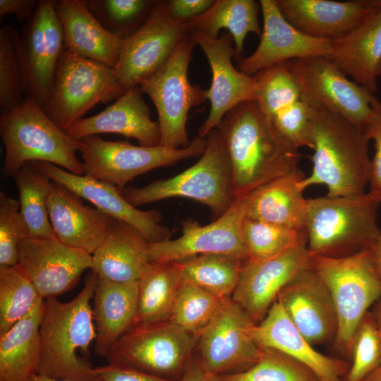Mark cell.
<instances>
[{
  "label": "cell",
  "instance_id": "6da1fadb",
  "mask_svg": "<svg viewBox=\"0 0 381 381\" xmlns=\"http://www.w3.org/2000/svg\"><path fill=\"white\" fill-rule=\"evenodd\" d=\"M216 128L229 158L234 200L300 168L299 149L280 134L255 102L235 107Z\"/></svg>",
  "mask_w": 381,
  "mask_h": 381
},
{
  "label": "cell",
  "instance_id": "7a4b0ae2",
  "mask_svg": "<svg viewBox=\"0 0 381 381\" xmlns=\"http://www.w3.org/2000/svg\"><path fill=\"white\" fill-rule=\"evenodd\" d=\"M97 279L91 271L83 289L70 301L44 299L37 374L72 381H99L96 368L89 361L90 346L97 336L91 301Z\"/></svg>",
  "mask_w": 381,
  "mask_h": 381
},
{
  "label": "cell",
  "instance_id": "3957f363",
  "mask_svg": "<svg viewBox=\"0 0 381 381\" xmlns=\"http://www.w3.org/2000/svg\"><path fill=\"white\" fill-rule=\"evenodd\" d=\"M312 109L313 169L310 176L301 181L300 186L305 190L313 185H325L328 197L365 193L371 167L370 140L339 114Z\"/></svg>",
  "mask_w": 381,
  "mask_h": 381
},
{
  "label": "cell",
  "instance_id": "277c9868",
  "mask_svg": "<svg viewBox=\"0 0 381 381\" xmlns=\"http://www.w3.org/2000/svg\"><path fill=\"white\" fill-rule=\"evenodd\" d=\"M308 200L305 229L310 255L349 256L370 249L381 234L377 225L381 202L370 191Z\"/></svg>",
  "mask_w": 381,
  "mask_h": 381
},
{
  "label": "cell",
  "instance_id": "5b68a950",
  "mask_svg": "<svg viewBox=\"0 0 381 381\" xmlns=\"http://www.w3.org/2000/svg\"><path fill=\"white\" fill-rule=\"evenodd\" d=\"M0 135L6 151L2 167L5 177H13L29 162H49L72 174L85 175L76 155L80 140L58 127L30 97H24L13 109L1 110Z\"/></svg>",
  "mask_w": 381,
  "mask_h": 381
},
{
  "label": "cell",
  "instance_id": "8992f818",
  "mask_svg": "<svg viewBox=\"0 0 381 381\" xmlns=\"http://www.w3.org/2000/svg\"><path fill=\"white\" fill-rule=\"evenodd\" d=\"M207 147L199 160L180 174L141 188H125L122 196L133 206L172 198L192 199L208 207L215 219L234 202L229 158L217 128L206 137Z\"/></svg>",
  "mask_w": 381,
  "mask_h": 381
},
{
  "label": "cell",
  "instance_id": "52a82bcc",
  "mask_svg": "<svg viewBox=\"0 0 381 381\" xmlns=\"http://www.w3.org/2000/svg\"><path fill=\"white\" fill-rule=\"evenodd\" d=\"M310 265L327 285L334 304L338 329L334 346L350 358L358 324L381 297V282L370 249L342 258L310 255Z\"/></svg>",
  "mask_w": 381,
  "mask_h": 381
},
{
  "label": "cell",
  "instance_id": "ba28073f",
  "mask_svg": "<svg viewBox=\"0 0 381 381\" xmlns=\"http://www.w3.org/2000/svg\"><path fill=\"white\" fill-rule=\"evenodd\" d=\"M195 45L189 31L161 68L139 85L157 109L161 145L172 149L190 145L186 131L188 111L207 99L206 90L190 84L188 77Z\"/></svg>",
  "mask_w": 381,
  "mask_h": 381
},
{
  "label": "cell",
  "instance_id": "9c48e42d",
  "mask_svg": "<svg viewBox=\"0 0 381 381\" xmlns=\"http://www.w3.org/2000/svg\"><path fill=\"white\" fill-rule=\"evenodd\" d=\"M123 93L113 68L64 49L43 111L67 131L96 104L118 99Z\"/></svg>",
  "mask_w": 381,
  "mask_h": 381
},
{
  "label": "cell",
  "instance_id": "30bf717a",
  "mask_svg": "<svg viewBox=\"0 0 381 381\" xmlns=\"http://www.w3.org/2000/svg\"><path fill=\"white\" fill-rule=\"evenodd\" d=\"M198 337L169 321L135 325L112 347L108 364L180 381Z\"/></svg>",
  "mask_w": 381,
  "mask_h": 381
},
{
  "label": "cell",
  "instance_id": "8fae6325",
  "mask_svg": "<svg viewBox=\"0 0 381 381\" xmlns=\"http://www.w3.org/2000/svg\"><path fill=\"white\" fill-rule=\"evenodd\" d=\"M207 144L206 138L197 136L188 147L172 149L162 145L137 146L127 141H109L92 135L80 139L79 152L85 175L121 190L129 181L149 171L201 156Z\"/></svg>",
  "mask_w": 381,
  "mask_h": 381
},
{
  "label": "cell",
  "instance_id": "7c38bea8",
  "mask_svg": "<svg viewBox=\"0 0 381 381\" xmlns=\"http://www.w3.org/2000/svg\"><path fill=\"white\" fill-rule=\"evenodd\" d=\"M290 66L302 101L312 108L339 114L364 131L375 94L349 80L326 56L294 59L290 61Z\"/></svg>",
  "mask_w": 381,
  "mask_h": 381
},
{
  "label": "cell",
  "instance_id": "4fadbf2b",
  "mask_svg": "<svg viewBox=\"0 0 381 381\" xmlns=\"http://www.w3.org/2000/svg\"><path fill=\"white\" fill-rule=\"evenodd\" d=\"M188 32L185 21L169 16L165 1H157L145 23L123 40L113 68L123 92L159 71Z\"/></svg>",
  "mask_w": 381,
  "mask_h": 381
},
{
  "label": "cell",
  "instance_id": "5bb4252c",
  "mask_svg": "<svg viewBox=\"0 0 381 381\" xmlns=\"http://www.w3.org/2000/svg\"><path fill=\"white\" fill-rule=\"evenodd\" d=\"M254 325L231 298L224 299L198 337V358L205 370L219 376L243 372L253 366L262 351L250 334Z\"/></svg>",
  "mask_w": 381,
  "mask_h": 381
},
{
  "label": "cell",
  "instance_id": "9a60e30c",
  "mask_svg": "<svg viewBox=\"0 0 381 381\" xmlns=\"http://www.w3.org/2000/svg\"><path fill=\"white\" fill-rule=\"evenodd\" d=\"M64 49L55 1L39 0L36 10L20 34V49L25 97L32 99L43 110L51 95Z\"/></svg>",
  "mask_w": 381,
  "mask_h": 381
},
{
  "label": "cell",
  "instance_id": "2e32d148",
  "mask_svg": "<svg viewBox=\"0 0 381 381\" xmlns=\"http://www.w3.org/2000/svg\"><path fill=\"white\" fill-rule=\"evenodd\" d=\"M246 217V198L236 199L229 209L206 225L188 219L175 239L150 243V262H171L204 254H223L246 260L241 228Z\"/></svg>",
  "mask_w": 381,
  "mask_h": 381
},
{
  "label": "cell",
  "instance_id": "e0dca14e",
  "mask_svg": "<svg viewBox=\"0 0 381 381\" xmlns=\"http://www.w3.org/2000/svg\"><path fill=\"white\" fill-rule=\"evenodd\" d=\"M189 31L195 44L203 51L212 71L211 85L206 90L210 110L198 131V136L205 138L230 110L244 102L256 101L257 78L234 66L231 57L236 54V51L232 47L233 38L229 32H223L214 38L197 30Z\"/></svg>",
  "mask_w": 381,
  "mask_h": 381
},
{
  "label": "cell",
  "instance_id": "ac0fdd59",
  "mask_svg": "<svg viewBox=\"0 0 381 381\" xmlns=\"http://www.w3.org/2000/svg\"><path fill=\"white\" fill-rule=\"evenodd\" d=\"M18 268L43 299L56 298L73 288L82 273L92 267V255L58 239L25 238L18 247Z\"/></svg>",
  "mask_w": 381,
  "mask_h": 381
},
{
  "label": "cell",
  "instance_id": "d6986e66",
  "mask_svg": "<svg viewBox=\"0 0 381 381\" xmlns=\"http://www.w3.org/2000/svg\"><path fill=\"white\" fill-rule=\"evenodd\" d=\"M310 265L307 238L277 256L260 261L245 260L231 298L257 325L265 317L282 289Z\"/></svg>",
  "mask_w": 381,
  "mask_h": 381
},
{
  "label": "cell",
  "instance_id": "ffe728a7",
  "mask_svg": "<svg viewBox=\"0 0 381 381\" xmlns=\"http://www.w3.org/2000/svg\"><path fill=\"white\" fill-rule=\"evenodd\" d=\"M277 301L311 345L334 342L338 329L334 304L327 285L311 265L282 289Z\"/></svg>",
  "mask_w": 381,
  "mask_h": 381
},
{
  "label": "cell",
  "instance_id": "44dd1931",
  "mask_svg": "<svg viewBox=\"0 0 381 381\" xmlns=\"http://www.w3.org/2000/svg\"><path fill=\"white\" fill-rule=\"evenodd\" d=\"M259 4L263 18L260 40L252 54L240 59V71L253 75L294 59L328 56L332 41L313 37L298 30L284 17L275 0H260Z\"/></svg>",
  "mask_w": 381,
  "mask_h": 381
},
{
  "label": "cell",
  "instance_id": "7402d4cb",
  "mask_svg": "<svg viewBox=\"0 0 381 381\" xmlns=\"http://www.w3.org/2000/svg\"><path fill=\"white\" fill-rule=\"evenodd\" d=\"M40 168L55 183L67 188L79 197L92 202L111 217L135 227L150 243L171 237L169 227L161 224V213L155 210H141L133 206L114 186L87 175L72 174L55 164L37 162Z\"/></svg>",
  "mask_w": 381,
  "mask_h": 381
},
{
  "label": "cell",
  "instance_id": "603a6c76",
  "mask_svg": "<svg viewBox=\"0 0 381 381\" xmlns=\"http://www.w3.org/2000/svg\"><path fill=\"white\" fill-rule=\"evenodd\" d=\"M284 17L313 37L334 40L381 8V0H275Z\"/></svg>",
  "mask_w": 381,
  "mask_h": 381
},
{
  "label": "cell",
  "instance_id": "cb8c5ba5",
  "mask_svg": "<svg viewBox=\"0 0 381 381\" xmlns=\"http://www.w3.org/2000/svg\"><path fill=\"white\" fill-rule=\"evenodd\" d=\"M250 334L260 348L276 350L294 358L311 369L321 381H344L349 363L315 350L277 300L263 320L252 327Z\"/></svg>",
  "mask_w": 381,
  "mask_h": 381
},
{
  "label": "cell",
  "instance_id": "d4e9b609",
  "mask_svg": "<svg viewBox=\"0 0 381 381\" xmlns=\"http://www.w3.org/2000/svg\"><path fill=\"white\" fill-rule=\"evenodd\" d=\"M141 92L140 86L127 90L102 111L82 118L66 133L77 140L99 133H116L133 138L142 146L161 145L158 122L151 119Z\"/></svg>",
  "mask_w": 381,
  "mask_h": 381
},
{
  "label": "cell",
  "instance_id": "484cf974",
  "mask_svg": "<svg viewBox=\"0 0 381 381\" xmlns=\"http://www.w3.org/2000/svg\"><path fill=\"white\" fill-rule=\"evenodd\" d=\"M47 209L57 239L91 255L103 241L111 220L110 216L85 205L80 197L55 182L48 198Z\"/></svg>",
  "mask_w": 381,
  "mask_h": 381
},
{
  "label": "cell",
  "instance_id": "4316f807",
  "mask_svg": "<svg viewBox=\"0 0 381 381\" xmlns=\"http://www.w3.org/2000/svg\"><path fill=\"white\" fill-rule=\"evenodd\" d=\"M55 9L66 50L114 68L123 39L104 28L82 0L55 1Z\"/></svg>",
  "mask_w": 381,
  "mask_h": 381
},
{
  "label": "cell",
  "instance_id": "83f0119b",
  "mask_svg": "<svg viewBox=\"0 0 381 381\" xmlns=\"http://www.w3.org/2000/svg\"><path fill=\"white\" fill-rule=\"evenodd\" d=\"M327 58L353 82L375 94L381 63V8L332 40Z\"/></svg>",
  "mask_w": 381,
  "mask_h": 381
},
{
  "label": "cell",
  "instance_id": "f1b7e54d",
  "mask_svg": "<svg viewBox=\"0 0 381 381\" xmlns=\"http://www.w3.org/2000/svg\"><path fill=\"white\" fill-rule=\"evenodd\" d=\"M149 247L135 227L111 217L103 241L92 255L91 270L112 282H136L150 263Z\"/></svg>",
  "mask_w": 381,
  "mask_h": 381
},
{
  "label": "cell",
  "instance_id": "f546056e",
  "mask_svg": "<svg viewBox=\"0 0 381 381\" xmlns=\"http://www.w3.org/2000/svg\"><path fill=\"white\" fill-rule=\"evenodd\" d=\"M92 300L95 351L107 358L114 344L136 325L138 281L122 283L98 277Z\"/></svg>",
  "mask_w": 381,
  "mask_h": 381
},
{
  "label": "cell",
  "instance_id": "4dcf8cb0",
  "mask_svg": "<svg viewBox=\"0 0 381 381\" xmlns=\"http://www.w3.org/2000/svg\"><path fill=\"white\" fill-rule=\"evenodd\" d=\"M306 176L299 168L246 197V217L296 230H306L308 199L300 186Z\"/></svg>",
  "mask_w": 381,
  "mask_h": 381
},
{
  "label": "cell",
  "instance_id": "1f68e13d",
  "mask_svg": "<svg viewBox=\"0 0 381 381\" xmlns=\"http://www.w3.org/2000/svg\"><path fill=\"white\" fill-rule=\"evenodd\" d=\"M44 308L42 298L29 313L0 335V381H27L37 373Z\"/></svg>",
  "mask_w": 381,
  "mask_h": 381
},
{
  "label": "cell",
  "instance_id": "d6a6232c",
  "mask_svg": "<svg viewBox=\"0 0 381 381\" xmlns=\"http://www.w3.org/2000/svg\"><path fill=\"white\" fill-rule=\"evenodd\" d=\"M181 281L176 262H150L138 280L135 325L169 321Z\"/></svg>",
  "mask_w": 381,
  "mask_h": 381
},
{
  "label": "cell",
  "instance_id": "836d02e7",
  "mask_svg": "<svg viewBox=\"0 0 381 381\" xmlns=\"http://www.w3.org/2000/svg\"><path fill=\"white\" fill-rule=\"evenodd\" d=\"M13 177L19 194V214L24 238L57 239L47 209L53 181L40 168L37 162L25 163Z\"/></svg>",
  "mask_w": 381,
  "mask_h": 381
},
{
  "label": "cell",
  "instance_id": "e575fe53",
  "mask_svg": "<svg viewBox=\"0 0 381 381\" xmlns=\"http://www.w3.org/2000/svg\"><path fill=\"white\" fill-rule=\"evenodd\" d=\"M259 8V1L254 0H217L205 13L185 22L189 30L214 38L219 37L221 29L228 30L235 44L236 55L240 57L247 35H262Z\"/></svg>",
  "mask_w": 381,
  "mask_h": 381
},
{
  "label": "cell",
  "instance_id": "d590c367",
  "mask_svg": "<svg viewBox=\"0 0 381 381\" xmlns=\"http://www.w3.org/2000/svg\"><path fill=\"white\" fill-rule=\"evenodd\" d=\"M243 261L227 255L204 254L174 262L183 280L225 299L236 287Z\"/></svg>",
  "mask_w": 381,
  "mask_h": 381
},
{
  "label": "cell",
  "instance_id": "8d00e7d4",
  "mask_svg": "<svg viewBox=\"0 0 381 381\" xmlns=\"http://www.w3.org/2000/svg\"><path fill=\"white\" fill-rule=\"evenodd\" d=\"M242 238L249 261H260L282 254L307 238L306 230L296 231L245 217Z\"/></svg>",
  "mask_w": 381,
  "mask_h": 381
},
{
  "label": "cell",
  "instance_id": "74e56055",
  "mask_svg": "<svg viewBox=\"0 0 381 381\" xmlns=\"http://www.w3.org/2000/svg\"><path fill=\"white\" fill-rule=\"evenodd\" d=\"M223 300L182 279L169 321L198 337L213 318Z\"/></svg>",
  "mask_w": 381,
  "mask_h": 381
},
{
  "label": "cell",
  "instance_id": "f35d334b",
  "mask_svg": "<svg viewBox=\"0 0 381 381\" xmlns=\"http://www.w3.org/2000/svg\"><path fill=\"white\" fill-rule=\"evenodd\" d=\"M40 299L33 284L17 265L0 268V335L29 313Z\"/></svg>",
  "mask_w": 381,
  "mask_h": 381
},
{
  "label": "cell",
  "instance_id": "ab89813d",
  "mask_svg": "<svg viewBox=\"0 0 381 381\" xmlns=\"http://www.w3.org/2000/svg\"><path fill=\"white\" fill-rule=\"evenodd\" d=\"M110 32L125 39L147 20L157 1L150 0H82Z\"/></svg>",
  "mask_w": 381,
  "mask_h": 381
},
{
  "label": "cell",
  "instance_id": "60d3db41",
  "mask_svg": "<svg viewBox=\"0 0 381 381\" xmlns=\"http://www.w3.org/2000/svg\"><path fill=\"white\" fill-rule=\"evenodd\" d=\"M257 78V99L262 114L270 120L277 112L301 99L298 83L290 61L263 69Z\"/></svg>",
  "mask_w": 381,
  "mask_h": 381
},
{
  "label": "cell",
  "instance_id": "b9f144b4",
  "mask_svg": "<svg viewBox=\"0 0 381 381\" xmlns=\"http://www.w3.org/2000/svg\"><path fill=\"white\" fill-rule=\"evenodd\" d=\"M259 360L248 369L219 375L221 381H321L309 368L276 350L262 349Z\"/></svg>",
  "mask_w": 381,
  "mask_h": 381
},
{
  "label": "cell",
  "instance_id": "7bdbcfd3",
  "mask_svg": "<svg viewBox=\"0 0 381 381\" xmlns=\"http://www.w3.org/2000/svg\"><path fill=\"white\" fill-rule=\"evenodd\" d=\"M25 97L20 49V34L11 26L0 29V106L8 110L19 106Z\"/></svg>",
  "mask_w": 381,
  "mask_h": 381
},
{
  "label": "cell",
  "instance_id": "ee69618b",
  "mask_svg": "<svg viewBox=\"0 0 381 381\" xmlns=\"http://www.w3.org/2000/svg\"><path fill=\"white\" fill-rule=\"evenodd\" d=\"M350 360L344 381H361L381 365V333L371 310L367 312L354 332Z\"/></svg>",
  "mask_w": 381,
  "mask_h": 381
},
{
  "label": "cell",
  "instance_id": "f6af8a7d",
  "mask_svg": "<svg viewBox=\"0 0 381 381\" xmlns=\"http://www.w3.org/2000/svg\"><path fill=\"white\" fill-rule=\"evenodd\" d=\"M19 201L0 193V268L18 263V247L24 238Z\"/></svg>",
  "mask_w": 381,
  "mask_h": 381
},
{
  "label": "cell",
  "instance_id": "bcb514c9",
  "mask_svg": "<svg viewBox=\"0 0 381 381\" xmlns=\"http://www.w3.org/2000/svg\"><path fill=\"white\" fill-rule=\"evenodd\" d=\"M313 109L301 99L277 112L270 121L280 134L299 149H313L310 137Z\"/></svg>",
  "mask_w": 381,
  "mask_h": 381
},
{
  "label": "cell",
  "instance_id": "7dc6e473",
  "mask_svg": "<svg viewBox=\"0 0 381 381\" xmlns=\"http://www.w3.org/2000/svg\"><path fill=\"white\" fill-rule=\"evenodd\" d=\"M374 141L375 154L371 159L370 192L381 202V102L375 97L371 103V114L363 131Z\"/></svg>",
  "mask_w": 381,
  "mask_h": 381
},
{
  "label": "cell",
  "instance_id": "c3c4849f",
  "mask_svg": "<svg viewBox=\"0 0 381 381\" xmlns=\"http://www.w3.org/2000/svg\"><path fill=\"white\" fill-rule=\"evenodd\" d=\"M214 2L212 0H171L165 1V4L171 18L186 21L205 13Z\"/></svg>",
  "mask_w": 381,
  "mask_h": 381
},
{
  "label": "cell",
  "instance_id": "681fc988",
  "mask_svg": "<svg viewBox=\"0 0 381 381\" xmlns=\"http://www.w3.org/2000/svg\"><path fill=\"white\" fill-rule=\"evenodd\" d=\"M99 381H174L111 364L96 367Z\"/></svg>",
  "mask_w": 381,
  "mask_h": 381
},
{
  "label": "cell",
  "instance_id": "f907efd6",
  "mask_svg": "<svg viewBox=\"0 0 381 381\" xmlns=\"http://www.w3.org/2000/svg\"><path fill=\"white\" fill-rule=\"evenodd\" d=\"M38 0H0V17L13 13L20 20L27 21L33 15Z\"/></svg>",
  "mask_w": 381,
  "mask_h": 381
},
{
  "label": "cell",
  "instance_id": "816d5d0a",
  "mask_svg": "<svg viewBox=\"0 0 381 381\" xmlns=\"http://www.w3.org/2000/svg\"><path fill=\"white\" fill-rule=\"evenodd\" d=\"M180 381H221L219 376L208 373L198 358H193Z\"/></svg>",
  "mask_w": 381,
  "mask_h": 381
},
{
  "label": "cell",
  "instance_id": "f5cc1de1",
  "mask_svg": "<svg viewBox=\"0 0 381 381\" xmlns=\"http://www.w3.org/2000/svg\"><path fill=\"white\" fill-rule=\"evenodd\" d=\"M370 252L374 269L381 282V234L370 249Z\"/></svg>",
  "mask_w": 381,
  "mask_h": 381
},
{
  "label": "cell",
  "instance_id": "db71d44e",
  "mask_svg": "<svg viewBox=\"0 0 381 381\" xmlns=\"http://www.w3.org/2000/svg\"><path fill=\"white\" fill-rule=\"evenodd\" d=\"M371 311L381 333V297L375 303Z\"/></svg>",
  "mask_w": 381,
  "mask_h": 381
},
{
  "label": "cell",
  "instance_id": "11a10c76",
  "mask_svg": "<svg viewBox=\"0 0 381 381\" xmlns=\"http://www.w3.org/2000/svg\"><path fill=\"white\" fill-rule=\"evenodd\" d=\"M361 381H381V365L365 377Z\"/></svg>",
  "mask_w": 381,
  "mask_h": 381
},
{
  "label": "cell",
  "instance_id": "9f6ffc18",
  "mask_svg": "<svg viewBox=\"0 0 381 381\" xmlns=\"http://www.w3.org/2000/svg\"><path fill=\"white\" fill-rule=\"evenodd\" d=\"M27 381H72L68 380L54 379L40 374H35Z\"/></svg>",
  "mask_w": 381,
  "mask_h": 381
},
{
  "label": "cell",
  "instance_id": "6f0895ef",
  "mask_svg": "<svg viewBox=\"0 0 381 381\" xmlns=\"http://www.w3.org/2000/svg\"><path fill=\"white\" fill-rule=\"evenodd\" d=\"M378 76L381 77V63H380L379 68H378Z\"/></svg>",
  "mask_w": 381,
  "mask_h": 381
}]
</instances>
